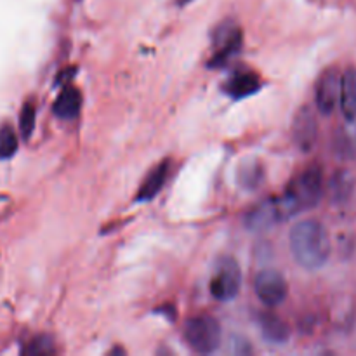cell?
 Instances as JSON below:
<instances>
[{"mask_svg": "<svg viewBox=\"0 0 356 356\" xmlns=\"http://www.w3.org/2000/svg\"><path fill=\"white\" fill-rule=\"evenodd\" d=\"M191 2H193V0H176V3H177V6H181V7L188 6V3H191Z\"/></svg>", "mask_w": 356, "mask_h": 356, "instance_id": "cell-22", "label": "cell"}, {"mask_svg": "<svg viewBox=\"0 0 356 356\" xmlns=\"http://www.w3.org/2000/svg\"><path fill=\"white\" fill-rule=\"evenodd\" d=\"M242 47V30L233 23H222L214 33V56L209 66H222Z\"/></svg>", "mask_w": 356, "mask_h": 356, "instance_id": "cell-6", "label": "cell"}, {"mask_svg": "<svg viewBox=\"0 0 356 356\" xmlns=\"http://www.w3.org/2000/svg\"><path fill=\"white\" fill-rule=\"evenodd\" d=\"M17 152V136L13 127H0V160H7Z\"/></svg>", "mask_w": 356, "mask_h": 356, "instance_id": "cell-18", "label": "cell"}, {"mask_svg": "<svg viewBox=\"0 0 356 356\" xmlns=\"http://www.w3.org/2000/svg\"><path fill=\"white\" fill-rule=\"evenodd\" d=\"M236 181L247 191H256L264 183V165L256 159L243 160L236 170Z\"/></svg>", "mask_w": 356, "mask_h": 356, "instance_id": "cell-15", "label": "cell"}, {"mask_svg": "<svg viewBox=\"0 0 356 356\" xmlns=\"http://www.w3.org/2000/svg\"><path fill=\"white\" fill-rule=\"evenodd\" d=\"M170 172V160H162L160 163H156L146 177L143 179L141 186H139L138 195H136V200L138 202H149L160 193V190L163 188V184L167 183V177Z\"/></svg>", "mask_w": 356, "mask_h": 356, "instance_id": "cell-11", "label": "cell"}, {"mask_svg": "<svg viewBox=\"0 0 356 356\" xmlns=\"http://www.w3.org/2000/svg\"><path fill=\"white\" fill-rule=\"evenodd\" d=\"M355 179L348 170H337L329 183L330 200L334 205H346L353 195Z\"/></svg>", "mask_w": 356, "mask_h": 356, "instance_id": "cell-16", "label": "cell"}, {"mask_svg": "<svg viewBox=\"0 0 356 356\" xmlns=\"http://www.w3.org/2000/svg\"><path fill=\"white\" fill-rule=\"evenodd\" d=\"M229 351H232V353H235V355H247V353H250V346H249V343H247V341L238 339V337H236V339L232 343V348H229Z\"/></svg>", "mask_w": 356, "mask_h": 356, "instance_id": "cell-21", "label": "cell"}, {"mask_svg": "<svg viewBox=\"0 0 356 356\" xmlns=\"http://www.w3.org/2000/svg\"><path fill=\"white\" fill-rule=\"evenodd\" d=\"M341 110L348 122L356 120V68L346 70L341 80Z\"/></svg>", "mask_w": 356, "mask_h": 356, "instance_id": "cell-14", "label": "cell"}, {"mask_svg": "<svg viewBox=\"0 0 356 356\" xmlns=\"http://www.w3.org/2000/svg\"><path fill=\"white\" fill-rule=\"evenodd\" d=\"M334 152L341 156V159H351L356 155V138L351 132L339 131L334 139Z\"/></svg>", "mask_w": 356, "mask_h": 356, "instance_id": "cell-17", "label": "cell"}, {"mask_svg": "<svg viewBox=\"0 0 356 356\" xmlns=\"http://www.w3.org/2000/svg\"><path fill=\"white\" fill-rule=\"evenodd\" d=\"M261 89L259 75L254 72H238L225 83L226 94H229L235 99H242V97L250 96V94L257 92Z\"/></svg>", "mask_w": 356, "mask_h": 356, "instance_id": "cell-13", "label": "cell"}, {"mask_svg": "<svg viewBox=\"0 0 356 356\" xmlns=\"http://www.w3.org/2000/svg\"><path fill=\"white\" fill-rule=\"evenodd\" d=\"M341 80H343V75L337 68H329L320 75L316 82L315 101L322 115L334 113L337 103H341Z\"/></svg>", "mask_w": 356, "mask_h": 356, "instance_id": "cell-9", "label": "cell"}, {"mask_svg": "<svg viewBox=\"0 0 356 356\" xmlns=\"http://www.w3.org/2000/svg\"><path fill=\"white\" fill-rule=\"evenodd\" d=\"M292 139L302 153H309L318 139V120L315 110L308 104L301 106L292 122Z\"/></svg>", "mask_w": 356, "mask_h": 356, "instance_id": "cell-7", "label": "cell"}, {"mask_svg": "<svg viewBox=\"0 0 356 356\" xmlns=\"http://www.w3.org/2000/svg\"><path fill=\"white\" fill-rule=\"evenodd\" d=\"M242 271L233 257H222L211 278V294L216 301L229 302L240 294Z\"/></svg>", "mask_w": 356, "mask_h": 356, "instance_id": "cell-4", "label": "cell"}, {"mask_svg": "<svg viewBox=\"0 0 356 356\" xmlns=\"http://www.w3.org/2000/svg\"><path fill=\"white\" fill-rule=\"evenodd\" d=\"M80 108H82V94H80V90L73 86H66L59 92V96L56 97L52 111L61 120H72L80 113Z\"/></svg>", "mask_w": 356, "mask_h": 356, "instance_id": "cell-12", "label": "cell"}, {"mask_svg": "<svg viewBox=\"0 0 356 356\" xmlns=\"http://www.w3.org/2000/svg\"><path fill=\"white\" fill-rule=\"evenodd\" d=\"M323 197V170L309 167L287 186L280 200L287 218L316 207Z\"/></svg>", "mask_w": 356, "mask_h": 356, "instance_id": "cell-2", "label": "cell"}, {"mask_svg": "<svg viewBox=\"0 0 356 356\" xmlns=\"http://www.w3.org/2000/svg\"><path fill=\"white\" fill-rule=\"evenodd\" d=\"M254 292L263 305L275 308L287 299L289 284L280 271L263 270L254 278Z\"/></svg>", "mask_w": 356, "mask_h": 356, "instance_id": "cell-5", "label": "cell"}, {"mask_svg": "<svg viewBox=\"0 0 356 356\" xmlns=\"http://www.w3.org/2000/svg\"><path fill=\"white\" fill-rule=\"evenodd\" d=\"M257 327L261 330V336L271 344H285L291 339V327L280 318L278 315H273L270 312H261L256 316Z\"/></svg>", "mask_w": 356, "mask_h": 356, "instance_id": "cell-10", "label": "cell"}, {"mask_svg": "<svg viewBox=\"0 0 356 356\" xmlns=\"http://www.w3.org/2000/svg\"><path fill=\"white\" fill-rule=\"evenodd\" d=\"M292 256L305 270H320L330 257L332 243L325 226L315 219H302L289 235Z\"/></svg>", "mask_w": 356, "mask_h": 356, "instance_id": "cell-1", "label": "cell"}, {"mask_svg": "<svg viewBox=\"0 0 356 356\" xmlns=\"http://www.w3.org/2000/svg\"><path fill=\"white\" fill-rule=\"evenodd\" d=\"M282 219H287L282 200L280 198H270V200L261 202L256 207L250 209L243 218V222L250 232H266Z\"/></svg>", "mask_w": 356, "mask_h": 356, "instance_id": "cell-8", "label": "cell"}, {"mask_svg": "<svg viewBox=\"0 0 356 356\" xmlns=\"http://www.w3.org/2000/svg\"><path fill=\"white\" fill-rule=\"evenodd\" d=\"M24 353L26 355H35V356H45V355H54L56 346L54 341L49 336H38L35 339H31L28 343V346L24 348Z\"/></svg>", "mask_w": 356, "mask_h": 356, "instance_id": "cell-19", "label": "cell"}, {"mask_svg": "<svg viewBox=\"0 0 356 356\" xmlns=\"http://www.w3.org/2000/svg\"><path fill=\"white\" fill-rule=\"evenodd\" d=\"M35 129V106L31 103H26L21 110L19 115V131L23 139H30Z\"/></svg>", "mask_w": 356, "mask_h": 356, "instance_id": "cell-20", "label": "cell"}, {"mask_svg": "<svg viewBox=\"0 0 356 356\" xmlns=\"http://www.w3.org/2000/svg\"><path fill=\"white\" fill-rule=\"evenodd\" d=\"M183 337L195 353L209 355L221 344V325L209 315L193 316L184 323Z\"/></svg>", "mask_w": 356, "mask_h": 356, "instance_id": "cell-3", "label": "cell"}]
</instances>
